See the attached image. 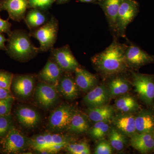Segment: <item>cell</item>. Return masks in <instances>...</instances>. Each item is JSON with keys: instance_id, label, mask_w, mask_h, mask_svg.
Listing matches in <instances>:
<instances>
[{"instance_id": "cell-10", "label": "cell", "mask_w": 154, "mask_h": 154, "mask_svg": "<svg viewBox=\"0 0 154 154\" xmlns=\"http://www.w3.org/2000/svg\"><path fill=\"white\" fill-rule=\"evenodd\" d=\"M51 58L57 63L64 72H74L77 67L80 66L69 45L50 50Z\"/></svg>"}, {"instance_id": "cell-17", "label": "cell", "mask_w": 154, "mask_h": 154, "mask_svg": "<svg viewBox=\"0 0 154 154\" xmlns=\"http://www.w3.org/2000/svg\"><path fill=\"white\" fill-rule=\"evenodd\" d=\"M123 0H98V4L104 11L109 28L116 36V20Z\"/></svg>"}, {"instance_id": "cell-32", "label": "cell", "mask_w": 154, "mask_h": 154, "mask_svg": "<svg viewBox=\"0 0 154 154\" xmlns=\"http://www.w3.org/2000/svg\"><path fill=\"white\" fill-rule=\"evenodd\" d=\"M14 75L4 70H0V88L10 90Z\"/></svg>"}, {"instance_id": "cell-18", "label": "cell", "mask_w": 154, "mask_h": 154, "mask_svg": "<svg viewBox=\"0 0 154 154\" xmlns=\"http://www.w3.org/2000/svg\"><path fill=\"white\" fill-rule=\"evenodd\" d=\"M57 63L51 57L38 73V77L43 82L56 86L63 73Z\"/></svg>"}, {"instance_id": "cell-30", "label": "cell", "mask_w": 154, "mask_h": 154, "mask_svg": "<svg viewBox=\"0 0 154 154\" xmlns=\"http://www.w3.org/2000/svg\"><path fill=\"white\" fill-rule=\"evenodd\" d=\"M11 114L0 116V139L2 140L14 127Z\"/></svg>"}, {"instance_id": "cell-15", "label": "cell", "mask_w": 154, "mask_h": 154, "mask_svg": "<svg viewBox=\"0 0 154 154\" xmlns=\"http://www.w3.org/2000/svg\"><path fill=\"white\" fill-rule=\"evenodd\" d=\"M70 73L63 72L56 85L57 91L65 99L74 100L79 94V88Z\"/></svg>"}, {"instance_id": "cell-28", "label": "cell", "mask_w": 154, "mask_h": 154, "mask_svg": "<svg viewBox=\"0 0 154 154\" xmlns=\"http://www.w3.org/2000/svg\"><path fill=\"white\" fill-rule=\"evenodd\" d=\"M109 142L112 147L117 151L124 149L126 140L124 134L115 128H112L109 131Z\"/></svg>"}, {"instance_id": "cell-25", "label": "cell", "mask_w": 154, "mask_h": 154, "mask_svg": "<svg viewBox=\"0 0 154 154\" xmlns=\"http://www.w3.org/2000/svg\"><path fill=\"white\" fill-rule=\"evenodd\" d=\"M135 123L137 133L153 132L154 115L147 110H142L135 117Z\"/></svg>"}, {"instance_id": "cell-19", "label": "cell", "mask_w": 154, "mask_h": 154, "mask_svg": "<svg viewBox=\"0 0 154 154\" xmlns=\"http://www.w3.org/2000/svg\"><path fill=\"white\" fill-rule=\"evenodd\" d=\"M131 144L134 148L141 153H147L154 149L153 132L137 133L131 137Z\"/></svg>"}, {"instance_id": "cell-13", "label": "cell", "mask_w": 154, "mask_h": 154, "mask_svg": "<svg viewBox=\"0 0 154 154\" xmlns=\"http://www.w3.org/2000/svg\"><path fill=\"white\" fill-rule=\"evenodd\" d=\"M35 84V78L33 75H18L14 76L11 86L17 96L25 99L33 93Z\"/></svg>"}, {"instance_id": "cell-20", "label": "cell", "mask_w": 154, "mask_h": 154, "mask_svg": "<svg viewBox=\"0 0 154 154\" xmlns=\"http://www.w3.org/2000/svg\"><path fill=\"white\" fill-rule=\"evenodd\" d=\"M75 82L78 88L83 92L91 91L96 87L98 83V78L96 75L93 74L81 67L75 70Z\"/></svg>"}, {"instance_id": "cell-22", "label": "cell", "mask_w": 154, "mask_h": 154, "mask_svg": "<svg viewBox=\"0 0 154 154\" xmlns=\"http://www.w3.org/2000/svg\"><path fill=\"white\" fill-rule=\"evenodd\" d=\"M122 73L110 76L112 78L108 82V86L111 97L124 95L130 89L131 83L127 79L122 75Z\"/></svg>"}, {"instance_id": "cell-38", "label": "cell", "mask_w": 154, "mask_h": 154, "mask_svg": "<svg viewBox=\"0 0 154 154\" xmlns=\"http://www.w3.org/2000/svg\"><path fill=\"white\" fill-rule=\"evenodd\" d=\"M8 41V38H6L3 33H0V50L6 51L7 46L5 42Z\"/></svg>"}, {"instance_id": "cell-6", "label": "cell", "mask_w": 154, "mask_h": 154, "mask_svg": "<svg viewBox=\"0 0 154 154\" xmlns=\"http://www.w3.org/2000/svg\"><path fill=\"white\" fill-rule=\"evenodd\" d=\"M132 85L141 99L148 106H153L154 76L131 71Z\"/></svg>"}, {"instance_id": "cell-5", "label": "cell", "mask_w": 154, "mask_h": 154, "mask_svg": "<svg viewBox=\"0 0 154 154\" xmlns=\"http://www.w3.org/2000/svg\"><path fill=\"white\" fill-rule=\"evenodd\" d=\"M139 11V5L135 0H123L116 20V36L125 37L128 26L133 21Z\"/></svg>"}, {"instance_id": "cell-7", "label": "cell", "mask_w": 154, "mask_h": 154, "mask_svg": "<svg viewBox=\"0 0 154 154\" xmlns=\"http://www.w3.org/2000/svg\"><path fill=\"white\" fill-rule=\"evenodd\" d=\"M75 111V108L68 104L59 106L50 116L48 121L50 128L56 132L68 131Z\"/></svg>"}, {"instance_id": "cell-1", "label": "cell", "mask_w": 154, "mask_h": 154, "mask_svg": "<svg viewBox=\"0 0 154 154\" xmlns=\"http://www.w3.org/2000/svg\"><path fill=\"white\" fill-rule=\"evenodd\" d=\"M126 44L121 43L114 37L111 44L102 52L91 58L93 66L100 75L105 78L129 70L125 62L124 52Z\"/></svg>"}, {"instance_id": "cell-11", "label": "cell", "mask_w": 154, "mask_h": 154, "mask_svg": "<svg viewBox=\"0 0 154 154\" xmlns=\"http://www.w3.org/2000/svg\"><path fill=\"white\" fill-rule=\"evenodd\" d=\"M29 8L28 0H1L0 12L6 11L9 18L15 22L24 19L27 9Z\"/></svg>"}, {"instance_id": "cell-33", "label": "cell", "mask_w": 154, "mask_h": 154, "mask_svg": "<svg viewBox=\"0 0 154 154\" xmlns=\"http://www.w3.org/2000/svg\"><path fill=\"white\" fill-rule=\"evenodd\" d=\"M56 0H28L29 8L46 11Z\"/></svg>"}, {"instance_id": "cell-8", "label": "cell", "mask_w": 154, "mask_h": 154, "mask_svg": "<svg viewBox=\"0 0 154 154\" xmlns=\"http://www.w3.org/2000/svg\"><path fill=\"white\" fill-rule=\"evenodd\" d=\"M2 149L7 154H19L30 147V139L14 127L8 134L1 140Z\"/></svg>"}, {"instance_id": "cell-23", "label": "cell", "mask_w": 154, "mask_h": 154, "mask_svg": "<svg viewBox=\"0 0 154 154\" xmlns=\"http://www.w3.org/2000/svg\"><path fill=\"white\" fill-rule=\"evenodd\" d=\"M86 112L88 118L91 121L95 122H109L113 118L114 110L112 106L105 105L94 108L88 107Z\"/></svg>"}, {"instance_id": "cell-3", "label": "cell", "mask_w": 154, "mask_h": 154, "mask_svg": "<svg viewBox=\"0 0 154 154\" xmlns=\"http://www.w3.org/2000/svg\"><path fill=\"white\" fill-rule=\"evenodd\" d=\"M69 139L60 133H43L30 139V147L42 154H55L65 148Z\"/></svg>"}, {"instance_id": "cell-40", "label": "cell", "mask_w": 154, "mask_h": 154, "mask_svg": "<svg viewBox=\"0 0 154 154\" xmlns=\"http://www.w3.org/2000/svg\"><path fill=\"white\" fill-rule=\"evenodd\" d=\"M69 1V0H57V2L58 4H61L66 3Z\"/></svg>"}, {"instance_id": "cell-24", "label": "cell", "mask_w": 154, "mask_h": 154, "mask_svg": "<svg viewBox=\"0 0 154 154\" xmlns=\"http://www.w3.org/2000/svg\"><path fill=\"white\" fill-rule=\"evenodd\" d=\"M119 116L115 119L114 123L116 128L123 134L131 136L137 132L136 129L135 116L131 113Z\"/></svg>"}, {"instance_id": "cell-34", "label": "cell", "mask_w": 154, "mask_h": 154, "mask_svg": "<svg viewBox=\"0 0 154 154\" xmlns=\"http://www.w3.org/2000/svg\"><path fill=\"white\" fill-rule=\"evenodd\" d=\"M14 102V97L0 99V116L11 114Z\"/></svg>"}, {"instance_id": "cell-37", "label": "cell", "mask_w": 154, "mask_h": 154, "mask_svg": "<svg viewBox=\"0 0 154 154\" xmlns=\"http://www.w3.org/2000/svg\"><path fill=\"white\" fill-rule=\"evenodd\" d=\"M13 97L11 90L0 88V99Z\"/></svg>"}, {"instance_id": "cell-36", "label": "cell", "mask_w": 154, "mask_h": 154, "mask_svg": "<svg viewBox=\"0 0 154 154\" xmlns=\"http://www.w3.org/2000/svg\"><path fill=\"white\" fill-rule=\"evenodd\" d=\"M12 24L8 20H4L0 16V33H5L10 35L12 32L11 30Z\"/></svg>"}, {"instance_id": "cell-39", "label": "cell", "mask_w": 154, "mask_h": 154, "mask_svg": "<svg viewBox=\"0 0 154 154\" xmlns=\"http://www.w3.org/2000/svg\"><path fill=\"white\" fill-rule=\"evenodd\" d=\"M80 2L84 3H94L98 4V0H78Z\"/></svg>"}, {"instance_id": "cell-4", "label": "cell", "mask_w": 154, "mask_h": 154, "mask_svg": "<svg viewBox=\"0 0 154 154\" xmlns=\"http://www.w3.org/2000/svg\"><path fill=\"white\" fill-rule=\"evenodd\" d=\"M59 22L57 18L51 16L49 21L37 29L30 31V36L34 37L39 42L40 52L50 50L57 39Z\"/></svg>"}, {"instance_id": "cell-14", "label": "cell", "mask_w": 154, "mask_h": 154, "mask_svg": "<svg viewBox=\"0 0 154 154\" xmlns=\"http://www.w3.org/2000/svg\"><path fill=\"white\" fill-rule=\"evenodd\" d=\"M110 97L108 88L100 85L92 89L84 97V101L88 107L94 108L107 105Z\"/></svg>"}, {"instance_id": "cell-29", "label": "cell", "mask_w": 154, "mask_h": 154, "mask_svg": "<svg viewBox=\"0 0 154 154\" xmlns=\"http://www.w3.org/2000/svg\"><path fill=\"white\" fill-rule=\"evenodd\" d=\"M108 122L100 121L96 122L94 126L89 129V134L93 139L101 140L110 131Z\"/></svg>"}, {"instance_id": "cell-27", "label": "cell", "mask_w": 154, "mask_h": 154, "mask_svg": "<svg viewBox=\"0 0 154 154\" xmlns=\"http://www.w3.org/2000/svg\"><path fill=\"white\" fill-rule=\"evenodd\" d=\"M116 109L123 113H135L140 109V105L136 100L129 95H122L115 101Z\"/></svg>"}, {"instance_id": "cell-16", "label": "cell", "mask_w": 154, "mask_h": 154, "mask_svg": "<svg viewBox=\"0 0 154 154\" xmlns=\"http://www.w3.org/2000/svg\"><path fill=\"white\" fill-rule=\"evenodd\" d=\"M16 116L20 124L28 129H32L38 125L40 122V115L36 110L28 106L18 107Z\"/></svg>"}, {"instance_id": "cell-26", "label": "cell", "mask_w": 154, "mask_h": 154, "mask_svg": "<svg viewBox=\"0 0 154 154\" xmlns=\"http://www.w3.org/2000/svg\"><path fill=\"white\" fill-rule=\"evenodd\" d=\"M88 116L75 110L72 117L68 131L76 134L87 132L90 129V123Z\"/></svg>"}, {"instance_id": "cell-21", "label": "cell", "mask_w": 154, "mask_h": 154, "mask_svg": "<svg viewBox=\"0 0 154 154\" xmlns=\"http://www.w3.org/2000/svg\"><path fill=\"white\" fill-rule=\"evenodd\" d=\"M45 11L32 8L26 13L24 20L30 31L41 27L49 21L51 16Z\"/></svg>"}, {"instance_id": "cell-41", "label": "cell", "mask_w": 154, "mask_h": 154, "mask_svg": "<svg viewBox=\"0 0 154 154\" xmlns=\"http://www.w3.org/2000/svg\"><path fill=\"white\" fill-rule=\"evenodd\" d=\"M153 134H154V131H153Z\"/></svg>"}, {"instance_id": "cell-12", "label": "cell", "mask_w": 154, "mask_h": 154, "mask_svg": "<svg viewBox=\"0 0 154 154\" xmlns=\"http://www.w3.org/2000/svg\"><path fill=\"white\" fill-rule=\"evenodd\" d=\"M56 86L40 82L35 90V96L37 102L42 107L48 108L51 107L58 98Z\"/></svg>"}, {"instance_id": "cell-35", "label": "cell", "mask_w": 154, "mask_h": 154, "mask_svg": "<svg viewBox=\"0 0 154 154\" xmlns=\"http://www.w3.org/2000/svg\"><path fill=\"white\" fill-rule=\"evenodd\" d=\"M94 153L96 154H110L112 153V146L107 141L100 142L95 149Z\"/></svg>"}, {"instance_id": "cell-2", "label": "cell", "mask_w": 154, "mask_h": 154, "mask_svg": "<svg viewBox=\"0 0 154 154\" xmlns=\"http://www.w3.org/2000/svg\"><path fill=\"white\" fill-rule=\"evenodd\" d=\"M29 33L23 30L12 31L8 38L6 52L10 57L20 61L34 57L39 51V48L33 45Z\"/></svg>"}, {"instance_id": "cell-31", "label": "cell", "mask_w": 154, "mask_h": 154, "mask_svg": "<svg viewBox=\"0 0 154 154\" xmlns=\"http://www.w3.org/2000/svg\"><path fill=\"white\" fill-rule=\"evenodd\" d=\"M67 151L72 154H91L89 145L86 142L69 143L65 147Z\"/></svg>"}, {"instance_id": "cell-9", "label": "cell", "mask_w": 154, "mask_h": 154, "mask_svg": "<svg viewBox=\"0 0 154 154\" xmlns=\"http://www.w3.org/2000/svg\"><path fill=\"white\" fill-rule=\"evenodd\" d=\"M124 56L128 67L132 70H137L141 67L154 63V56L149 54L134 44H126Z\"/></svg>"}]
</instances>
